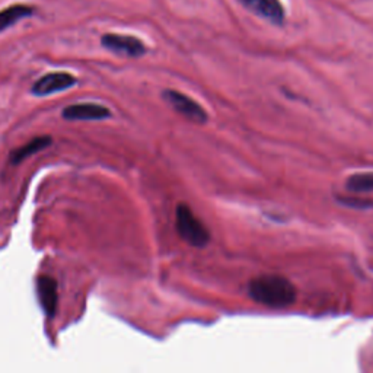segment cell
<instances>
[{"mask_svg": "<svg viewBox=\"0 0 373 373\" xmlns=\"http://www.w3.org/2000/svg\"><path fill=\"white\" fill-rule=\"evenodd\" d=\"M248 295L258 303L273 309H283L296 302L295 284L280 274H261L248 283Z\"/></svg>", "mask_w": 373, "mask_h": 373, "instance_id": "cell-1", "label": "cell"}, {"mask_svg": "<svg viewBox=\"0 0 373 373\" xmlns=\"http://www.w3.org/2000/svg\"><path fill=\"white\" fill-rule=\"evenodd\" d=\"M238 2L254 15L273 25H281L286 19V11L280 0H238Z\"/></svg>", "mask_w": 373, "mask_h": 373, "instance_id": "cell-7", "label": "cell"}, {"mask_svg": "<svg viewBox=\"0 0 373 373\" xmlns=\"http://www.w3.org/2000/svg\"><path fill=\"white\" fill-rule=\"evenodd\" d=\"M37 295L40 305L48 318H54L59 303L57 295V281L51 276H40L37 279Z\"/></svg>", "mask_w": 373, "mask_h": 373, "instance_id": "cell-8", "label": "cell"}, {"mask_svg": "<svg viewBox=\"0 0 373 373\" xmlns=\"http://www.w3.org/2000/svg\"><path fill=\"white\" fill-rule=\"evenodd\" d=\"M340 202L342 205H346L349 207H356V209H370L373 207V200L370 198H356V197H344L340 198Z\"/></svg>", "mask_w": 373, "mask_h": 373, "instance_id": "cell-12", "label": "cell"}, {"mask_svg": "<svg viewBox=\"0 0 373 373\" xmlns=\"http://www.w3.org/2000/svg\"><path fill=\"white\" fill-rule=\"evenodd\" d=\"M62 117L69 121H99L111 117V111L99 104H75L62 111Z\"/></svg>", "mask_w": 373, "mask_h": 373, "instance_id": "cell-6", "label": "cell"}, {"mask_svg": "<svg viewBox=\"0 0 373 373\" xmlns=\"http://www.w3.org/2000/svg\"><path fill=\"white\" fill-rule=\"evenodd\" d=\"M36 9L30 5H11L6 9L0 11V33L6 31L9 26L18 23L19 21L25 19V18H30L31 15H34Z\"/></svg>", "mask_w": 373, "mask_h": 373, "instance_id": "cell-10", "label": "cell"}, {"mask_svg": "<svg viewBox=\"0 0 373 373\" xmlns=\"http://www.w3.org/2000/svg\"><path fill=\"white\" fill-rule=\"evenodd\" d=\"M175 227L180 238L191 247L205 248L210 241L207 226L200 220L190 206L180 203L175 210Z\"/></svg>", "mask_w": 373, "mask_h": 373, "instance_id": "cell-2", "label": "cell"}, {"mask_svg": "<svg viewBox=\"0 0 373 373\" xmlns=\"http://www.w3.org/2000/svg\"><path fill=\"white\" fill-rule=\"evenodd\" d=\"M346 188L352 193H373V172H359L346 181Z\"/></svg>", "mask_w": 373, "mask_h": 373, "instance_id": "cell-11", "label": "cell"}, {"mask_svg": "<svg viewBox=\"0 0 373 373\" xmlns=\"http://www.w3.org/2000/svg\"><path fill=\"white\" fill-rule=\"evenodd\" d=\"M162 97L172 108H174L178 114H181V116L184 119H187L188 121L195 123V124H206L207 123V120H209L207 111L197 101L187 97L185 94L174 91V90H166V91H163Z\"/></svg>", "mask_w": 373, "mask_h": 373, "instance_id": "cell-3", "label": "cell"}, {"mask_svg": "<svg viewBox=\"0 0 373 373\" xmlns=\"http://www.w3.org/2000/svg\"><path fill=\"white\" fill-rule=\"evenodd\" d=\"M51 145V136H37L31 139V141H28L26 145L13 149L9 155V162L12 165H19L22 161L31 158L33 155L41 152L43 149L48 148Z\"/></svg>", "mask_w": 373, "mask_h": 373, "instance_id": "cell-9", "label": "cell"}, {"mask_svg": "<svg viewBox=\"0 0 373 373\" xmlns=\"http://www.w3.org/2000/svg\"><path fill=\"white\" fill-rule=\"evenodd\" d=\"M102 47L107 50L116 53L119 55L131 57V59H137V57L145 55L148 48L143 44L141 40L133 36H123V34H105L101 38Z\"/></svg>", "mask_w": 373, "mask_h": 373, "instance_id": "cell-4", "label": "cell"}, {"mask_svg": "<svg viewBox=\"0 0 373 373\" xmlns=\"http://www.w3.org/2000/svg\"><path fill=\"white\" fill-rule=\"evenodd\" d=\"M76 77L66 72H53L40 77L31 88V92L37 97L51 95L54 92L66 91L76 85Z\"/></svg>", "mask_w": 373, "mask_h": 373, "instance_id": "cell-5", "label": "cell"}]
</instances>
